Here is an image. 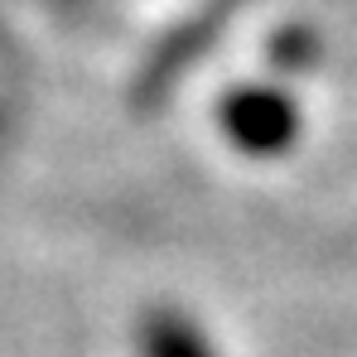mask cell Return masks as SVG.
Returning <instances> with one entry per match:
<instances>
[{"mask_svg":"<svg viewBox=\"0 0 357 357\" xmlns=\"http://www.w3.org/2000/svg\"><path fill=\"white\" fill-rule=\"evenodd\" d=\"M232 121L251 145H285L290 130H295V112L275 97V92H241L232 102Z\"/></svg>","mask_w":357,"mask_h":357,"instance_id":"cell-1","label":"cell"}]
</instances>
